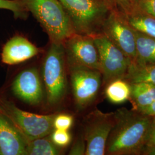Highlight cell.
<instances>
[{
	"mask_svg": "<svg viewBox=\"0 0 155 155\" xmlns=\"http://www.w3.org/2000/svg\"><path fill=\"white\" fill-rule=\"evenodd\" d=\"M114 113V124L106 146L105 154L141 155L152 117L122 107Z\"/></svg>",
	"mask_w": 155,
	"mask_h": 155,
	"instance_id": "6da1fadb",
	"label": "cell"
},
{
	"mask_svg": "<svg viewBox=\"0 0 155 155\" xmlns=\"http://www.w3.org/2000/svg\"><path fill=\"white\" fill-rule=\"evenodd\" d=\"M48 36L50 42L63 43L75 31L59 0H22Z\"/></svg>",
	"mask_w": 155,
	"mask_h": 155,
	"instance_id": "7a4b0ae2",
	"label": "cell"
},
{
	"mask_svg": "<svg viewBox=\"0 0 155 155\" xmlns=\"http://www.w3.org/2000/svg\"><path fill=\"white\" fill-rule=\"evenodd\" d=\"M75 33L94 36L101 33L112 8L106 0H59Z\"/></svg>",
	"mask_w": 155,
	"mask_h": 155,
	"instance_id": "3957f363",
	"label": "cell"
},
{
	"mask_svg": "<svg viewBox=\"0 0 155 155\" xmlns=\"http://www.w3.org/2000/svg\"><path fill=\"white\" fill-rule=\"evenodd\" d=\"M66 64L63 44L50 42L42 63V78L49 105L59 104L66 95Z\"/></svg>",
	"mask_w": 155,
	"mask_h": 155,
	"instance_id": "277c9868",
	"label": "cell"
},
{
	"mask_svg": "<svg viewBox=\"0 0 155 155\" xmlns=\"http://www.w3.org/2000/svg\"><path fill=\"white\" fill-rule=\"evenodd\" d=\"M0 112L11 120L28 141L48 136L54 129L55 114L41 115L28 112L2 97H0Z\"/></svg>",
	"mask_w": 155,
	"mask_h": 155,
	"instance_id": "5b68a950",
	"label": "cell"
},
{
	"mask_svg": "<svg viewBox=\"0 0 155 155\" xmlns=\"http://www.w3.org/2000/svg\"><path fill=\"white\" fill-rule=\"evenodd\" d=\"M93 38L99 55L102 86L105 87L117 79H124L131 60L102 33Z\"/></svg>",
	"mask_w": 155,
	"mask_h": 155,
	"instance_id": "8992f818",
	"label": "cell"
},
{
	"mask_svg": "<svg viewBox=\"0 0 155 155\" xmlns=\"http://www.w3.org/2000/svg\"><path fill=\"white\" fill-rule=\"evenodd\" d=\"M75 104L83 110L91 105L96 99L102 85L100 71L86 67L68 66Z\"/></svg>",
	"mask_w": 155,
	"mask_h": 155,
	"instance_id": "52a82bcc",
	"label": "cell"
},
{
	"mask_svg": "<svg viewBox=\"0 0 155 155\" xmlns=\"http://www.w3.org/2000/svg\"><path fill=\"white\" fill-rule=\"evenodd\" d=\"M83 137L86 144V155H105L106 146L114 124V113L95 110L84 120Z\"/></svg>",
	"mask_w": 155,
	"mask_h": 155,
	"instance_id": "ba28073f",
	"label": "cell"
},
{
	"mask_svg": "<svg viewBox=\"0 0 155 155\" xmlns=\"http://www.w3.org/2000/svg\"><path fill=\"white\" fill-rule=\"evenodd\" d=\"M101 33L127 56L134 63L136 58L134 29L124 15L111 9L103 24Z\"/></svg>",
	"mask_w": 155,
	"mask_h": 155,
	"instance_id": "9c48e42d",
	"label": "cell"
},
{
	"mask_svg": "<svg viewBox=\"0 0 155 155\" xmlns=\"http://www.w3.org/2000/svg\"><path fill=\"white\" fill-rule=\"evenodd\" d=\"M63 45L67 66L86 67L101 71L93 36L74 33L64 41Z\"/></svg>",
	"mask_w": 155,
	"mask_h": 155,
	"instance_id": "30bf717a",
	"label": "cell"
},
{
	"mask_svg": "<svg viewBox=\"0 0 155 155\" xmlns=\"http://www.w3.org/2000/svg\"><path fill=\"white\" fill-rule=\"evenodd\" d=\"M11 89L17 98L29 105H38L43 100L42 82L36 68L20 72L13 81Z\"/></svg>",
	"mask_w": 155,
	"mask_h": 155,
	"instance_id": "8fae6325",
	"label": "cell"
},
{
	"mask_svg": "<svg viewBox=\"0 0 155 155\" xmlns=\"http://www.w3.org/2000/svg\"><path fill=\"white\" fill-rule=\"evenodd\" d=\"M41 52V49L21 35H15L3 46L1 61L8 65H15L27 61Z\"/></svg>",
	"mask_w": 155,
	"mask_h": 155,
	"instance_id": "7c38bea8",
	"label": "cell"
},
{
	"mask_svg": "<svg viewBox=\"0 0 155 155\" xmlns=\"http://www.w3.org/2000/svg\"><path fill=\"white\" fill-rule=\"evenodd\" d=\"M28 140L11 120L0 112V150L1 155H26Z\"/></svg>",
	"mask_w": 155,
	"mask_h": 155,
	"instance_id": "4fadbf2b",
	"label": "cell"
},
{
	"mask_svg": "<svg viewBox=\"0 0 155 155\" xmlns=\"http://www.w3.org/2000/svg\"><path fill=\"white\" fill-rule=\"evenodd\" d=\"M136 58L133 64L140 66L155 64V38L134 29Z\"/></svg>",
	"mask_w": 155,
	"mask_h": 155,
	"instance_id": "5bb4252c",
	"label": "cell"
},
{
	"mask_svg": "<svg viewBox=\"0 0 155 155\" xmlns=\"http://www.w3.org/2000/svg\"><path fill=\"white\" fill-rule=\"evenodd\" d=\"M130 84V94L129 101L132 109L140 111L155 100V84L147 82Z\"/></svg>",
	"mask_w": 155,
	"mask_h": 155,
	"instance_id": "9a60e30c",
	"label": "cell"
},
{
	"mask_svg": "<svg viewBox=\"0 0 155 155\" xmlns=\"http://www.w3.org/2000/svg\"><path fill=\"white\" fill-rule=\"evenodd\" d=\"M123 14L134 29L155 38V17L134 9Z\"/></svg>",
	"mask_w": 155,
	"mask_h": 155,
	"instance_id": "2e32d148",
	"label": "cell"
},
{
	"mask_svg": "<svg viewBox=\"0 0 155 155\" xmlns=\"http://www.w3.org/2000/svg\"><path fill=\"white\" fill-rule=\"evenodd\" d=\"M105 87L106 98L113 104H122L129 100L130 84L124 79H115L106 85Z\"/></svg>",
	"mask_w": 155,
	"mask_h": 155,
	"instance_id": "e0dca14e",
	"label": "cell"
},
{
	"mask_svg": "<svg viewBox=\"0 0 155 155\" xmlns=\"http://www.w3.org/2000/svg\"><path fill=\"white\" fill-rule=\"evenodd\" d=\"M124 79L129 83L147 82L155 84V64L140 66L132 63Z\"/></svg>",
	"mask_w": 155,
	"mask_h": 155,
	"instance_id": "ac0fdd59",
	"label": "cell"
},
{
	"mask_svg": "<svg viewBox=\"0 0 155 155\" xmlns=\"http://www.w3.org/2000/svg\"><path fill=\"white\" fill-rule=\"evenodd\" d=\"M47 136L28 141L26 155H56L61 154V148Z\"/></svg>",
	"mask_w": 155,
	"mask_h": 155,
	"instance_id": "d6986e66",
	"label": "cell"
},
{
	"mask_svg": "<svg viewBox=\"0 0 155 155\" xmlns=\"http://www.w3.org/2000/svg\"><path fill=\"white\" fill-rule=\"evenodd\" d=\"M0 9L12 12L16 19H26L29 13L22 0H0Z\"/></svg>",
	"mask_w": 155,
	"mask_h": 155,
	"instance_id": "ffe728a7",
	"label": "cell"
},
{
	"mask_svg": "<svg viewBox=\"0 0 155 155\" xmlns=\"http://www.w3.org/2000/svg\"><path fill=\"white\" fill-rule=\"evenodd\" d=\"M50 134L52 143L61 148L66 147L71 143V136L66 130L54 129Z\"/></svg>",
	"mask_w": 155,
	"mask_h": 155,
	"instance_id": "44dd1931",
	"label": "cell"
},
{
	"mask_svg": "<svg viewBox=\"0 0 155 155\" xmlns=\"http://www.w3.org/2000/svg\"><path fill=\"white\" fill-rule=\"evenodd\" d=\"M131 9L155 17V0H133Z\"/></svg>",
	"mask_w": 155,
	"mask_h": 155,
	"instance_id": "7402d4cb",
	"label": "cell"
},
{
	"mask_svg": "<svg viewBox=\"0 0 155 155\" xmlns=\"http://www.w3.org/2000/svg\"><path fill=\"white\" fill-rule=\"evenodd\" d=\"M73 122V117L70 114H56L54 120V127L56 129L68 130L72 127Z\"/></svg>",
	"mask_w": 155,
	"mask_h": 155,
	"instance_id": "603a6c76",
	"label": "cell"
},
{
	"mask_svg": "<svg viewBox=\"0 0 155 155\" xmlns=\"http://www.w3.org/2000/svg\"><path fill=\"white\" fill-rule=\"evenodd\" d=\"M112 9L125 13L129 11L132 5L133 0H106Z\"/></svg>",
	"mask_w": 155,
	"mask_h": 155,
	"instance_id": "cb8c5ba5",
	"label": "cell"
},
{
	"mask_svg": "<svg viewBox=\"0 0 155 155\" xmlns=\"http://www.w3.org/2000/svg\"><path fill=\"white\" fill-rule=\"evenodd\" d=\"M86 151V144L83 136L78 139L74 143L71 149L69 152V155H85Z\"/></svg>",
	"mask_w": 155,
	"mask_h": 155,
	"instance_id": "d4e9b609",
	"label": "cell"
},
{
	"mask_svg": "<svg viewBox=\"0 0 155 155\" xmlns=\"http://www.w3.org/2000/svg\"><path fill=\"white\" fill-rule=\"evenodd\" d=\"M145 145L155 147V117H152Z\"/></svg>",
	"mask_w": 155,
	"mask_h": 155,
	"instance_id": "484cf974",
	"label": "cell"
},
{
	"mask_svg": "<svg viewBox=\"0 0 155 155\" xmlns=\"http://www.w3.org/2000/svg\"><path fill=\"white\" fill-rule=\"evenodd\" d=\"M139 112L148 116L152 117H155V100L149 105L147 106Z\"/></svg>",
	"mask_w": 155,
	"mask_h": 155,
	"instance_id": "4316f807",
	"label": "cell"
},
{
	"mask_svg": "<svg viewBox=\"0 0 155 155\" xmlns=\"http://www.w3.org/2000/svg\"><path fill=\"white\" fill-rule=\"evenodd\" d=\"M141 155H155V147L145 145Z\"/></svg>",
	"mask_w": 155,
	"mask_h": 155,
	"instance_id": "83f0119b",
	"label": "cell"
},
{
	"mask_svg": "<svg viewBox=\"0 0 155 155\" xmlns=\"http://www.w3.org/2000/svg\"><path fill=\"white\" fill-rule=\"evenodd\" d=\"M0 155H1V150H0Z\"/></svg>",
	"mask_w": 155,
	"mask_h": 155,
	"instance_id": "f1b7e54d",
	"label": "cell"
}]
</instances>
